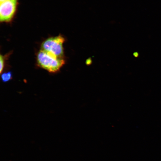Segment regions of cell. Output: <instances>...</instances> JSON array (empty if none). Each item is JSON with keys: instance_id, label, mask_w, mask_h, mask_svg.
Returning a JSON list of instances; mask_svg holds the SVG:
<instances>
[{"instance_id": "1", "label": "cell", "mask_w": 161, "mask_h": 161, "mask_svg": "<svg viewBox=\"0 0 161 161\" xmlns=\"http://www.w3.org/2000/svg\"><path fill=\"white\" fill-rule=\"evenodd\" d=\"M37 61L39 66L51 73L57 72L65 63L63 58L58 57L41 49L37 54Z\"/></svg>"}, {"instance_id": "3", "label": "cell", "mask_w": 161, "mask_h": 161, "mask_svg": "<svg viewBox=\"0 0 161 161\" xmlns=\"http://www.w3.org/2000/svg\"><path fill=\"white\" fill-rule=\"evenodd\" d=\"M18 0H6L0 3V21L1 22H9L16 13Z\"/></svg>"}, {"instance_id": "4", "label": "cell", "mask_w": 161, "mask_h": 161, "mask_svg": "<svg viewBox=\"0 0 161 161\" xmlns=\"http://www.w3.org/2000/svg\"><path fill=\"white\" fill-rule=\"evenodd\" d=\"M12 76L11 72L9 71L2 73L1 75V77L3 82H6L12 79Z\"/></svg>"}, {"instance_id": "6", "label": "cell", "mask_w": 161, "mask_h": 161, "mask_svg": "<svg viewBox=\"0 0 161 161\" xmlns=\"http://www.w3.org/2000/svg\"><path fill=\"white\" fill-rule=\"evenodd\" d=\"M6 0H0V3L1 2H3L5 1H6Z\"/></svg>"}, {"instance_id": "5", "label": "cell", "mask_w": 161, "mask_h": 161, "mask_svg": "<svg viewBox=\"0 0 161 161\" xmlns=\"http://www.w3.org/2000/svg\"><path fill=\"white\" fill-rule=\"evenodd\" d=\"M4 67V60L3 56H0V73H1Z\"/></svg>"}, {"instance_id": "2", "label": "cell", "mask_w": 161, "mask_h": 161, "mask_svg": "<svg viewBox=\"0 0 161 161\" xmlns=\"http://www.w3.org/2000/svg\"><path fill=\"white\" fill-rule=\"evenodd\" d=\"M64 38L61 35L49 38L42 43L41 49L60 58H63L64 50L63 46Z\"/></svg>"}]
</instances>
